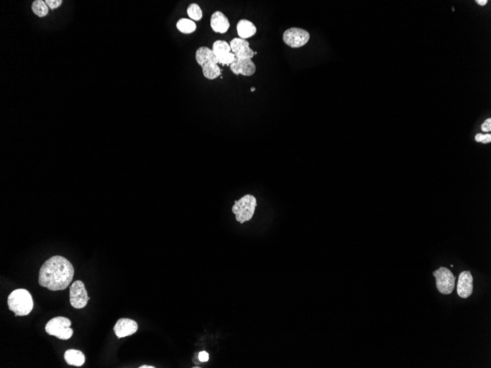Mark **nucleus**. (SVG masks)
<instances>
[{
    "label": "nucleus",
    "instance_id": "obj_1",
    "mask_svg": "<svg viewBox=\"0 0 491 368\" xmlns=\"http://www.w3.org/2000/svg\"><path fill=\"white\" fill-rule=\"evenodd\" d=\"M75 269L72 263L62 256H54L41 266L38 283L50 290H63L72 282Z\"/></svg>",
    "mask_w": 491,
    "mask_h": 368
},
{
    "label": "nucleus",
    "instance_id": "obj_2",
    "mask_svg": "<svg viewBox=\"0 0 491 368\" xmlns=\"http://www.w3.org/2000/svg\"><path fill=\"white\" fill-rule=\"evenodd\" d=\"M7 305L15 316L27 315L33 308V300L27 289H15L9 295Z\"/></svg>",
    "mask_w": 491,
    "mask_h": 368
},
{
    "label": "nucleus",
    "instance_id": "obj_3",
    "mask_svg": "<svg viewBox=\"0 0 491 368\" xmlns=\"http://www.w3.org/2000/svg\"><path fill=\"white\" fill-rule=\"evenodd\" d=\"M256 207H257V199L254 196L248 194L246 195L239 201H236L232 208V210L236 215V221L241 224H244L246 221L251 219L254 215Z\"/></svg>",
    "mask_w": 491,
    "mask_h": 368
},
{
    "label": "nucleus",
    "instance_id": "obj_4",
    "mask_svg": "<svg viewBox=\"0 0 491 368\" xmlns=\"http://www.w3.org/2000/svg\"><path fill=\"white\" fill-rule=\"evenodd\" d=\"M71 325L72 323L69 319L64 317H56L51 319L46 324L45 331L51 336L66 341L70 339L73 335V329H71Z\"/></svg>",
    "mask_w": 491,
    "mask_h": 368
},
{
    "label": "nucleus",
    "instance_id": "obj_5",
    "mask_svg": "<svg viewBox=\"0 0 491 368\" xmlns=\"http://www.w3.org/2000/svg\"><path fill=\"white\" fill-rule=\"evenodd\" d=\"M433 276H436V285L440 293L449 295L453 292L456 278L450 270L444 267H440L433 272Z\"/></svg>",
    "mask_w": 491,
    "mask_h": 368
},
{
    "label": "nucleus",
    "instance_id": "obj_6",
    "mask_svg": "<svg viewBox=\"0 0 491 368\" xmlns=\"http://www.w3.org/2000/svg\"><path fill=\"white\" fill-rule=\"evenodd\" d=\"M310 38L309 32L300 27L286 29L282 35L284 43L291 48H300L307 44Z\"/></svg>",
    "mask_w": 491,
    "mask_h": 368
},
{
    "label": "nucleus",
    "instance_id": "obj_7",
    "mask_svg": "<svg viewBox=\"0 0 491 368\" xmlns=\"http://www.w3.org/2000/svg\"><path fill=\"white\" fill-rule=\"evenodd\" d=\"M212 51L218 60V64L230 66L236 60V55L232 53L230 44L223 40L216 41L213 44Z\"/></svg>",
    "mask_w": 491,
    "mask_h": 368
},
{
    "label": "nucleus",
    "instance_id": "obj_8",
    "mask_svg": "<svg viewBox=\"0 0 491 368\" xmlns=\"http://www.w3.org/2000/svg\"><path fill=\"white\" fill-rule=\"evenodd\" d=\"M90 299L83 282L76 281L70 287V304L74 308L82 309L87 305Z\"/></svg>",
    "mask_w": 491,
    "mask_h": 368
},
{
    "label": "nucleus",
    "instance_id": "obj_9",
    "mask_svg": "<svg viewBox=\"0 0 491 368\" xmlns=\"http://www.w3.org/2000/svg\"><path fill=\"white\" fill-rule=\"evenodd\" d=\"M137 329L138 326L135 320L129 318H121L116 322L113 331L118 338H123L136 333Z\"/></svg>",
    "mask_w": 491,
    "mask_h": 368
},
{
    "label": "nucleus",
    "instance_id": "obj_10",
    "mask_svg": "<svg viewBox=\"0 0 491 368\" xmlns=\"http://www.w3.org/2000/svg\"><path fill=\"white\" fill-rule=\"evenodd\" d=\"M474 289L473 277L470 271H464L460 274L458 283V294L461 298H468Z\"/></svg>",
    "mask_w": 491,
    "mask_h": 368
},
{
    "label": "nucleus",
    "instance_id": "obj_11",
    "mask_svg": "<svg viewBox=\"0 0 491 368\" xmlns=\"http://www.w3.org/2000/svg\"><path fill=\"white\" fill-rule=\"evenodd\" d=\"M230 69L234 75L250 77L254 75L256 66L252 60H239L236 58L230 64Z\"/></svg>",
    "mask_w": 491,
    "mask_h": 368
},
{
    "label": "nucleus",
    "instance_id": "obj_12",
    "mask_svg": "<svg viewBox=\"0 0 491 368\" xmlns=\"http://www.w3.org/2000/svg\"><path fill=\"white\" fill-rule=\"evenodd\" d=\"M211 26L217 33L224 34L230 29V21L222 12L218 10L214 12L211 16Z\"/></svg>",
    "mask_w": 491,
    "mask_h": 368
},
{
    "label": "nucleus",
    "instance_id": "obj_13",
    "mask_svg": "<svg viewBox=\"0 0 491 368\" xmlns=\"http://www.w3.org/2000/svg\"><path fill=\"white\" fill-rule=\"evenodd\" d=\"M236 29L239 38L246 40L254 36L257 32V27L254 24L247 19L239 21L236 25Z\"/></svg>",
    "mask_w": 491,
    "mask_h": 368
},
{
    "label": "nucleus",
    "instance_id": "obj_14",
    "mask_svg": "<svg viewBox=\"0 0 491 368\" xmlns=\"http://www.w3.org/2000/svg\"><path fill=\"white\" fill-rule=\"evenodd\" d=\"M195 58H196V63L200 66H203L205 63L210 61L218 64V60L213 53L212 50L207 47H201L197 49L196 54H195Z\"/></svg>",
    "mask_w": 491,
    "mask_h": 368
},
{
    "label": "nucleus",
    "instance_id": "obj_15",
    "mask_svg": "<svg viewBox=\"0 0 491 368\" xmlns=\"http://www.w3.org/2000/svg\"><path fill=\"white\" fill-rule=\"evenodd\" d=\"M65 361L69 366L81 367L83 366L85 361V355L81 351L75 349H69L65 352Z\"/></svg>",
    "mask_w": 491,
    "mask_h": 368
},
{
    "label": "nucleus",
    "instance_id": "obj_16",
    "mask_svg": "<svg viewBox=\"0 0 491 368\" xmlns=\"http://www.w3.org/2000/svg\"><path fill=\"white\" fill-rule=\"evenodd\" d=\"M202 67V74L203 76L208 79L214 80L218 77L221 76V70L219 66L217 63L214 62H208L205 63Z\"/></svg>",
    "mask_w": 491,
    "mask_h": 368
},
{
    "label": "nucleus",
    "instance_id": "obj_17",
    "mask_svg": "<svg viewBox=\"0 0 491 368\" xmlns=\"http://www.w3.org/2000/svg\"><path fill=\"white\" fill-rule=\"evenodd\" d=\"M177 29L180 31V32L183 34H191L195 32L196 29V25L193 20L190 19H186V18H183V19H179L178 22H177Z\"/></svg>",
    "mask_w": 491,
    "mask_h": 368
},
{
    "label": "nucleus",
    "instance_id": "obj_18",
    "mask_svg": "<svg viewBox=\"0 0 491 368\" xmlns=\"http://www.w3.org/2000/svg\"><path fill=\"white\" fill-rule=\"evenodd\" d=\"M187 13L191 20L200 21L203 17V12L199 4L196 3H191L187 8Z\"/></svg>",
    "mask_w": 491,
    "mask_h": 368
},
{
    "label": "nucleus",
    "instance_id": "obj_19",
    "mask_svg": "<svg viewBox=\"0 0 491 368\" xmlns=\"http://www.w3.org/2000/svg\"><path fill=\"white\" fill-rule=\"evenodd\" d=\"M32 10L35 14L39 17L47 16L49 12L48 6L42 0H36L32 4Z\"/></svg>",
    "mask_w": 491,
    "mask_h": 368
},
{
    "label": "nucleus",
    "instance_id": "obj_20",
    "mask_svg": "<svg viewBox=\"0 0 491 368\" xmlns=\"http://www.w3.org/2000/svg\"><path fill=\"white\" fill-rule=\"evenodd\" d=\"M229 44H230L232 53H234V54H236V53H239L242 50H245L246 47H249L248 41L241 38H233Z\"/></svg>",
    "mask_w": 491,
    "mask_h": 368
},
{
    "label": "nucleus",
    "instance_id": "obj_21",
    "mask_svg": "<svg viewBox=\"0 0 491 368\" xmlns=\"http://www.w3.org/2000/svg\"><path fill=\"white\" fill-rule=\"evenodd\" d=\"M46 4L51 9H55L62 4L61 0H46Z\"/></svg>",
    "mask_w": 491,
    "mask_h": 368
},
{
    "label": "nucleus",
    "instance_id": "obj_22",
    "mask_svg": "<svg viewBox=\"0 0 491 368\" xmlns=\"http://www.w3.org/2000/svg\"><path fill=\"white\" fill-rule=\"evenodd\" d=\"M199 360L202 363L208 362L209 360V354L206 351H201L199 354Z\"/></svg>",
    "mask_w": 491,
    "mask_h": 368
},
{
    "label": "nucleus",
    "instance_id": "obj_23",
    "mask_svg": "<svg viewBox=\"0 0 491 368\" xmlns=\"http://www.w3.org/2000/svg\"><path fill=\"white\" fill-rule=\"evenodd\" d=\"M482 130L483 131H491V119H489L485 122L484 124L482 126Z\"/></svg>",
    "mask_w": 491,
    "mask_h": 368
},
{
    "label": "nucleus",
    "instance_id": "obj_24",
    "mask_svg": "<svg viewBox=\"0 0 491 368\" xmlns=\"http://www.w3.org/2000/svg\"><path fill=\"white\" fill-rule=\"evenodd\" d=\"M491 141V134H483V140H482V143H489Z\"/></svg>",
    "mask_w": 491,
    "mask_h": 368
},
{
    "label": "nucleus",
    "instance_id": "obj_25",
    "mask_svg": "<svg viewBox=\"0 0 491 368\" xmlns=\"http://www.w3.org/2000/svg\"><path fill=\"white\" fill-rule=\"evenodd\" d=\"M477 2L480 5H485V4H487V0H477Z\"/></svg>",
    "mask_w": 491,
    "mask_h": 368
},
{
    "label": "nucleus",
    "instance_id": "obj_26",
    "mask_svg": "<svg viewBox=\"0 0 491 368\" xmlns=\"http://www.w3.org/2000/svg\"><path fill=\"white\" fill-rule=\"evenodd\" d=\"M139 368H155V367H153V366H140V367H139Z\"/></svg>",
    "mask_w": 491,
    "mask_h": 368
},
{
    "label": "nucleus",
    "instance_id": "obj_27",
    "mask_svg": "<svg viewBox=\"0 0 491 368\" xmlns=\"http://www.w3.org/2000/svg\"><path fill=\"white\" fill-rule=\"evenodd\" d=\"M254 90H255V88H251V91H252V92L253 91H254Z\"/></svg>",
    "mask_w": 491,
    "mask_h": 368
}]
</instances>
